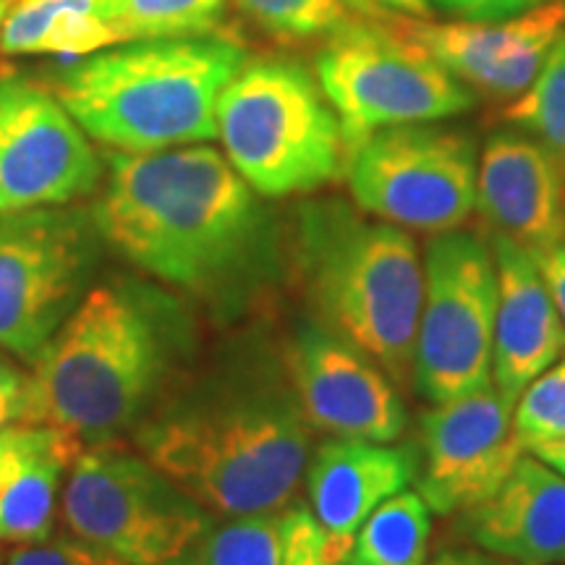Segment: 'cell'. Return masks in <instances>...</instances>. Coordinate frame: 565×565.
<instances>
[{
	"mask_svg": "<svg viewBox=\"0 0 565 565\" xmlns=\"http://www.w3.org/2000/svg\"><path fill=\"white\" fill-rule=\"evenodd\" d=\"M92 217L129 263L196 294L249 270L270 238L257 192L204 145L113 154Z\"/></svg>",
	"mask_w": 565,
	"mask_h": 565,
	"instance_id": "cell-1",
	"label": "cell"
},
{
	"mask_svg": "<svg viewBox=\"0 0 565 565\" xmlns=\"http://www.w3.org/2000/svg\"><path fill=\"white\" fill-rule=\"evenodd\" d=\"M231 30L131 40L66 61L53 92L87 137L118 152H158L217 137V103L244 66Z\"/></svg>",
	"mask_w": 565,
	"mask_h": 565,
	"instance_id": "cell-2",
	"label": "cell"
},
{
	"mask_svg": "<svg viewBox=\"0 0 565 565\" xmlns=\"http://www.w3.org/2000/svg\"><path fill=\"white\" fill-rule=\"evenodd\" d=\"M307 416L294 401L228 393L175 406L139 433V448L207 513H278L309 458Z\"/></svg>",
	"mask_w": 565,
	"mask_h": 565,
	"instance_id": "cell-3",
	"label": "cell"
},
{
	"mask_svg": "<svg viewBox=\"0 0 565 565\" xmlns=\"http://www.w3.org/2000/svg\"><path fill=\"white\" fill-rule=\"evenodd\" d=\"M166 359V330L145 294L95 288L32 364L26 424L100 443L139 419Z\"/></svg>",
	"mask_w": 565,
	"mask_h": 565,
	"instance_id": "cell-4",
	"label": "cell"
},
{
	"mask_svg": "<svg viewBox=\"0 0 565 565\" xmlns=\"http://www.w3.org/2000/svg\"><path fill=\"white\" fill-rule=\"evenodd\" d=\"M301 259L333 333L383 366L398 387L412 383L424 296L414 238L343 202H315L301 210Z\"/></svg>",
	"mask_w": 565,
	"mask_h": 565,
	"instance_id": "cell-5",
	"label": "cell"
},
{
	"mask_svg": "<svg viewBox=\"0 0 565 565\" xmlns=\"http://www.w3.org/2000/svg\"><path fill=\"white\" fill-rule=\"evenodd\" d=\"M225 158L257 194H307L345 168L341 118L301 61L246 58L217 103Z\"/></svg>",
	"mask_w": 565,
	"mask_h": 565,
	"instance_id": "cell-6",
	"label": "cell"
},
{
	"mask_svg": "<svg viewBox=\"0 0 565 565\" xmlns=\"http://www.w3.org/2000/svg\"><path fill=\"white\" fill-rule=\"evenodd\" d=\"M317 82L343 126L345 154L391 126L433 124L475 108V92L395 26L364 17L322 42Z\"/></svg>",
	"mask_w": 565,
	"mask_h": 565,
	"instance_id": "cell-7",
	"label": "cell"
},
{
	"mask_svg": "<svg viewBox=\"0 0 565 565\" xmlns=\"http://www.w3.org/2000/svg\"><path fill=\"white\" fill-rule=\"evenodd\" d=\"M63 521L126 565H171L212 526V513L145 456L100 443L68 466Z\"/></svg>",
	"mask_w": 565,
	"mask_h": 565,
	"instance_id": "cell-8",
	"label": "cell"
},
{
	"mask_svg": "<svg viewBox=\"0 0 565 565\" xmlns=\"http://www.w3.org/2000/svg\"><path fill=\"white\" fill-rule=\"evenodd\" d=\"M498 267L482 238L437 233L424 254V296L414 345V380L433 404L492 383Z\"/></svg>",
	"mask_w": 565,
	"mask_h": 565,
	"instance_id": "cell-9",
	"label": "cell"
},
{
	"mask_svg": "<svg viewBox=\"0 0 565 565\" xmlns=\"http://www.w3.org/2000/svg\"><path fill=\"white\" fill-rule=\"evenodd\" d=\"M477 147L461 129L406 124L380 129L345 154L359 207L404 231L448 233L477 207Z\"/></svg>",
	"mask_w": 565,
	"mask_h": 565,
	"instance_id": "cell-10",
	"label": "cell"
},
{
	"mask_svg": "<svg viewBox=\"0 0 565 565\" xmlns=\"http://www.w3.org/2000/svg\"><path fill=\"white\" fill-rule=\"evenodd\" d=\"M97 233L95 217L66 204L0 215V349L38 362L79 307Z\"/></svg>",
	"mask_w": 565,
	"mask_h": 565,
	"instance_id": "cell-11",
	"label": "cell"
},
{
	"mask_svg": "<svg viewBox=\"0 0 565 565\" xmlns=\"http://www.w3.org/2000/svg\"><path fill=\"white\" fill-rule=\"evenodd\" d=\"M103 162L53 87L0 71V215L92 194Z\"/></svg>",
	"mask_w": 565,
	"mask_h": 565,
	"instance_id": "cell-12",
	"label": "cell"
},
{
	"mask_svg": "<svg viewBox=\"0 0 565 565\" xmlns=\"http://www.w3.org/2000/svg\"><path fill=\"white\" fill-rule=\"evenodd\" d=\"M521 456L513 406L492 383L435 404L422 416V500L440 515L469 511L505 482Z\"/></svg>",
	"mask_w": 565,
	"mask_h": 565,
	"instance_id": "cell-13",
	"label": "cell"
},
{
	"mask_svg": "<svg viewBox=\"0 0 565 565\" xmlns=\"http://www.w3.org/2000/svg\"><path fill=\"white\" fill-rule=\"evenodd\" d=\"M291 377L301 414L317 429L353 440L393 443L406 427L395 383L364 351L328 330L296 335Z\"/></svg>",
	"mask_w": 565,
	"mask_h": 565,
	"instance_id": "cell-14",
	"label": "cell"
},
{
	"mask_svg": "<svg viewBox=\"0 0 565 565\" xmlns=\"http://www.w3.org/2000/svg\"><path fill=\"white\" fill-rule=\"evenodd\" d=\"M408 40L424 47L445 71L494 100H513L545 63L565 24L563 0H545L532 11L500 21H429L393 17Z\"/></svg>",
	"mask_w": 565,
	"mask_h": 565,
	"instance_id": "cell-15",
	"label": "cell"
},
{
	"mask_svg": "<svg viewBox=\"0 0 565 565\" xmlns=\"http://www.w3.org/2000/svg\"><path fill=\"white\" fill-rule=\"evenodd\" d=\"M477 207L492 236L540 259L565 242L563 166L526 134H494L477 168Z\"/></svg>",
	"mask_w": 565,
	"mask_h": 565,
	"instance_id": "cell-16",
	"label": "cell"
},
{
	"mask_svg": "<svg viewBox=\"0 0 565 565\" xmlns=\"http://www.w3.org/2000/svg\"><path fill=\"white\" fill-rule=\"evenodd\" d=\"M492 254L498 267L492 385L515 406L521 393L563 356L565 324L534 254L500 236H492Z\"/></svg>",
	"mask_w": 565,
	"mask_h": 565,
	"instance_id": "cell-17",
	"label": "cell"
},
{
	"mask_svg": "<svg viewBox=\"0 0 565 565\" xmlns=\"http://www.w3.org/2000/svg\"><path fill=\"white\" fill-rule=\"evenodd\" d=\"M416 475L419 461L408 448L353 437L322 443L307 466V490L328 555L349 561L364 521L385 500L404 492Z\"/></svg>",
	"mask_w": 565,
	"mask_h": 565,
	"instance_id": "cell-18",
	"label": "cell"
},
{
	"mask_svg": "<svg viewBox=\"0 0 565 565\" xmlns=\"http://www.w3.org/2000/svg\"><path fill=\"white\" fill-rule=\"evenodd\" d=\"M461 532L484 553L515 565L565 563V477L532 454L490 498L461 513Z\"/></svg>",
	"mask_w": 565,
	"mask_h": 565,
	"instance_id": "cell-19",
	"label": "cell"
},
{
	"mask_svg": "<svg viewBox=\"0 0 565 565\" xmlns=\"http://www.w3.org/2000/svg\"><path fill=\"white\" fill-rule=\"evenodd\" d=\"M121 45L103 0H17L0 32L6 55H61L76 61Z\"/></svg>",
	"mask_w": 565,
	"mask_h": 565,
	"instance_id": "cell-20",
	"label": "cell"
},
{
	"mask_svg": "<svg viewBox=\"0 0 565 565\" xmlns=\"http://www.w3.org/2000/svg\"><path fill=\"white\" fill-rule=\"evenodd\" d=\"M82 450L76 437L53 429L47 443L0 482V542L26 545L53 534L61 477Z\"/></svg>",
	"mask_w": 565,
	"mask_h": 565,
	"instance_id": "cell-21",
	"label": "cell"
},
{
	"mask_svg": "<svg viewBox=\"0 0 565 565\" xmlns=\"http://www.w3.org/2000/svg\"><path fill=\"white\" fill-rule=\"evenodd\" d=\"M419 492H398L356 532L345 565H427L433 521Z\"/></svg>",
	"mask_w": 565,
	"mask_h": 565,
	"instance_id": "cell-22",
	"label": "cell"
},
{
	"mask_svg": "<svg viewBox=\"0 0 565 565\" xmlns=\"http://www.w3.org/2000/svg\"><path fill=\"white\" fill-rule=\"evenodd\" d=\"M238 13L282 45L328 42L372 13L362 0H233Z\"/></svg>",
	"mask_w": 565,
	"mask_h": 565,
	"instance_id": "cell-23",
	"label": "cell"
},
{
	"mask_svg": "<svg viewBox=\"0 0 565 565\" xmlns=\"http://www.w3.org/2000/svg\"><path fill=\"white\" fill-rule=\"evenodd\" d=\"M228 0H103L121 42L194 38L223 30Z\"/></svg>",
	"mask_w": 565,
	"mask_h": 565,
	"instance_id": "cell-24",
	"label": "cell"
},
{
	"mask_svg": "<svg viewBox=\"0 0 565 565\" xmlns=\"http://www.w3.org/2000/svg\"><path fill=\"white\" fill-rule=\"evenodd\" d=\"M503 121L540 141L565 171V32H561L532 84L505 105Z\"/></svg>",
	"mask_w": 565,
	"mask_h": 565,
	"instance_id": "cell-25",
	"label": "cell"
},
{
	"mask_svg": "<svg viewBox=\"0 0 565 565\" xmlns=\"http://www.w3.org/2000/svg\"><path fill=\"white\" fill-rule=\"evenodd\" d=\"M280 515H244L210 526L171 565H278Z\"/></svg>",
	"mask_w": 565,
	"mask_h": 565,
	"instance_id": "cell-26",
	"label": "cell"
},
{
	"mask_svg": "<svg viewBox=\"0 0 565 565\" xmlns=\"http://www.w3.org/2000/svg\"><path fill=\"white\" fill-rule=\"evenodd\" d=\"M565 437V359L547 366L513 406V440L524 454Z\"/></svg>",
	"mask_w": 565,
	"mask_h": 565,
	"instance_id": "cell-27",
	"label": "cell"
},
{
	"mask_svg": "<svg viewBox=\"0 0 565 565\" xmlns=\"http://www.w3.org/2000/svg\"><path fill=\"white\" fill-rule=\"evenodd\" d=\"M6 565H126L116 555L89 545L74 534L47 536L40 542L17 545L6 557Z\"/></svg>",
	"mask_w": 565,
	"mask_h": 565,
	"instance_id": "cell-28",
	"label": "cell"
},
{
	"mask_svg": "<svg viewBox=\"0 0 565 565\" xmlns=\"http://www.w3.org/2000/svg\"><path fill=\"white\" fill-rule=\"evenodd\" d=\"M278 565H345L324 550L322 526L307 508H291L280 515V563Z\"/></svg>",
	"mask_w": 565,
	"mask_h": 565,
	"instance_id": "cell-29",
	"label": "cell"
},
{
	"mask_svg": "<svg viewBox=\"0 0 565 565\" xmlns=\"http://www.w3.org/2000/svg\"><path fill=\"white\" fill-rule=\"evenodd\" d=\"M429 3L458 21H500L532 11L545 0H429Z\"/></svg>",
	"mask_w": 565,
	"mask_h": 565,
	"instance_id": "cell-30",
	"label": "cell"
},
{
	"mask_svg": "<svg viewBox=\"0 0 565 565\" xmlns=\"http://www.w3.org/2000/svg\"><path fill=\"white\" fill-rule=\"evenodd\" d=\"M51 433V427H40V424H11V427L0 429V482L26 456H32L34 450L42 448Z\"/></svg>",
	"mask_w": 565,
	"mask_h": 565,
	"instance_id": "cell-31",
	"label": "cell"
},
{
	"mask_svg": "<svg viewBox=\"0 0 565 565\" xmlns=\"http://www.w3.org/2000/svg\"><path fill=\"white\" fill-rule=\"evenodd\" d=\"M26 404H30V374L0 359V429L26 424Z\"/></svg>",
	"mask_w": 565,
	"mask_h": 565,
	"instance_id": "cell-32",
	"label": "cell"
},
{
	"mask_svg": "<svg viewBox=\"0 0 565 565\" xmlns=\"http://www.w3.org/2000/svg\"><path fill=\"white\" fill-rule=\"evenodd\" d=\"M542 275H545V282L550 288V296H553L557 315L565 324V242L557 244L547 254L540 257Z\"/></svg>",
	"mask_w": 565,
	"mask_h": 565,
	"instance_id": "cell-33",
	"label": "cell"
},
{
	"mask_svg": "<svg viewBox=\"0 0 565 565\" xmlns=\"http://www.w3.org/2000/svg\"><path fill=\"white\" fill-rule=\"evenodd\" d=\"M372 13H387V17H414L427 19L433 13L429 0H362Z\"/></svg>",
	"mask_w": 565,
	"mask_h": 565,
	"instance_id": "cell-34",
	"label": "cell"
},
{
	"mask_svg": "<svg viewBox=\"0 0 565 565\" xmlns=\"http://www.w3.org/2000/svg\"><path fill=\"white\" fill-rule=\"evenodd\" d=\"M429 565H515L505 557H498L492 553H479V550H448L440 553Z\"/></svg>",
	"mask_w": 565,
	"mask_h": 565,
	"instance_id": "cell-35",
	"label": "cell"
},
{
	"mask_svg": "<svg viewBox=\"0 0 565 565\" xmlns=\"http://www.w3.org/2000/svg\"><path fill=\"white\" fill-rule=\"evenodd\" d=\"M529 454L536 456L542 463H547L550 469H555L557 475L565 477V437H563V440H555V443L536 445V448L529 450Z\"/></svg>",
	"mask_w": 565,
	"mask_h": 565,
	"instance_id": "cell-36",
	"label": "cell"
},
{
	"mask_svg": "<svg viewBox=\"0 0 565 565\" xmlns=\"http://www.w3.org/2000/svg\"><path fill=\"white\" fill-rule=\"evenodd\" d=\"M13 3H17V0H0V32H3L6 17H9V11H11Z\"/></svg>",
	"mask_w": 565,
	"mask_h": 565,
	"instance_id": "cell-37",
	"label": "cell"
},
{
	"mask_svg": "<svg viewBox=\"0 0 565 565\" xmlns=\"http://www.w3.org/2000/svg\"><path fill=\"white\" fill-rule=\"evenodd\" d=\"M0 565H6V557H3V553H0Z\"/></svg>",
	"mask_w": 565,
	"mask_h": 565,
	"instance_id": "cell-38",
	"label": "cell"
}]
</instances>
